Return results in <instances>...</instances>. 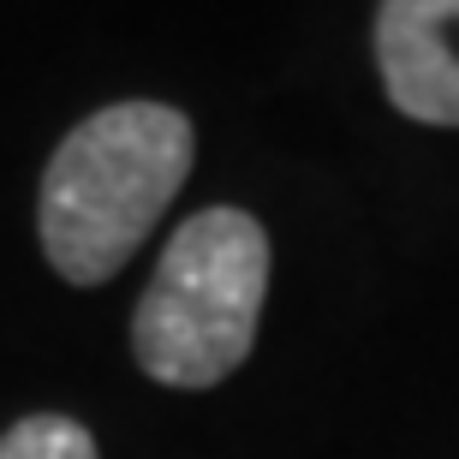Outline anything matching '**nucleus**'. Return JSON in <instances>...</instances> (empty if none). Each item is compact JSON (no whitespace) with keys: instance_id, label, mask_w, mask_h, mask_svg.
Instances as JSON below:
<instances>
[{"instance_id":"nucleus-1","label":"nucleus","mask_w":459,"mask_h":459,"mask_svg":"<svg viewBox=\"0 0 459 459\" xmlns=\"http://www.w3.org/2000/svg\"><path fill=\"white\" fill-rule=\"evenodd\" d=\"M197 161L191 119L168 102H114L72 126L42 173L36 233L54 274L102 287L155 233Z\"/></svg>"},{"instance_id":"nucleus-2","label":"nucleus","mask_w":459,"mask_h":459,"mask_svg":"<svg viewBox=\"0 0 459 459\" xmlns=\"http://www.w3.org/2000/svg\"><path fill=\"white\" fill-rule=\"evenodd\" d=\"M269 299V233L245 209H204L168 238L132 310V352L161 388H215L251 358Z\"/></svg>"},{"instance_id":"nucleus-3","label":"nucleus","mask_w":459,"mask_h":459,"mask_svg":"<svg viewBox=\"0 0 459 459\" xmlns=\"http://www.w3.org/2000/svg\"><path fill=\"white\" fill-rule=\"evenodd\" d=\"M376 66L406 119L459 132V0H382Z\"/></svg>"},{"instance_id":"nucleus-4","label":"nucleus","mask_w":459,"mask_h":459,"mask_svg":"<svg viewBox=\"0 0 459 459\" xmlns=\"http://www.w3.org/2000/svg\"><path fill=\"white\" fill-rule=\"evenodd\" d=\"M0 459H102V454H96V436L78 418L36 411V418H18L0 436Z\"/></svg>"}]
</instances>
